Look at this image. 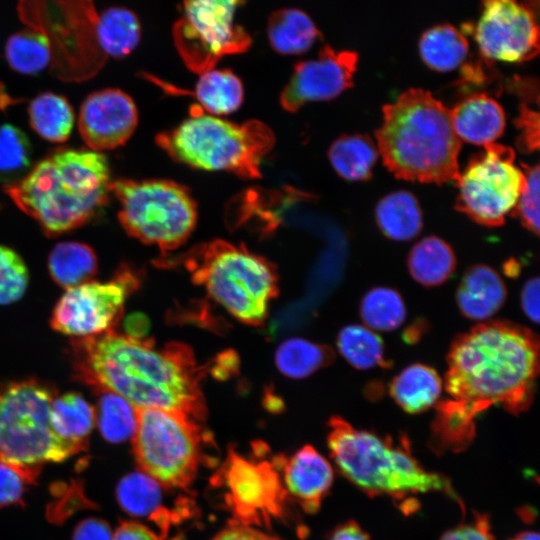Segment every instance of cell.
<instances>
[{
	"instance_id": "6da1fadb",
	"label": "cell",
	"mask_w": 540,
	"mask_h": 540,
	"mask_svg": "<svg viewBox=\"0 0 540 540\" xmlns=\"http://www.w3.org/2000/svg\"><path fill=\"white\" fill-rule=\"evenodd\" d=\"M445 390L436 405L430 443L459 452L475 436L476 417L493 405L518 414L531 404L539 371V342L528 328L489 321L459 335L447 355Z\"/></svg>"
},
{
	"instance_id": "7a4b0ae2",
	"label": "cell",
	"mask_w": 540,
	"mask_h": 540,
	"mask_svg": "<svg viewBox=\"0 0 540 540\" xmlns=\"http://www.w3.org/2000/svg\"><path fill=\"white\" fill-rule=\"evenodd\" d=\"M72 364L76 378L97 390L116 393L136 408L183 412L203 421L206 405L201 381L207 368L198 365L186 344L154 340L114 331L74 338Z\"/></svg>"
},
{
	"instance_id": "3957f363",
	"label": "cell",
	"mask_w": 540,
	"mask_h": 540,
	"mask_svg": "<svg viewBox=\"0 0 540 540\" xmlns=\"http://www.w3.org/2000/svg\"><path fill=\"white\" fill-rule=\"evenodd\" d=\"M111 183L102 152L67 148L40 160L5 191L46 235L56 236L92 220L107 204Z\"/></svg>"
},
{
	"instance_id": "277c9868",
	"label": "cell",
	"mask_w": 540,
	"mask_h": 540,
	"mask_svg": "<svg viewBox=\"0 0 540 540\" xmlns=\"http://www.w3.org/2000/svg\"><path fill=\"white\" fill-rule=\"evenodd\" d=\"M382 112L376 146L383 164L395 177L435 184L458 179L461 140L450 110L430 92L409 89Z\"/></svg>"
},
{
	"instance_id": "5b68a950",
	"label": "cell",
	"mask_w": 540,
	"mask_h": 540,
	"mask_svg": "<svg viewBox=\"0 0 540 540\" xmlns=\"http://www.w3.org/2000/svg\"><path fill=\"white\" fill-rule=\"evenodd\" d=\"M330 455L341 473L371 496L404 501L416 494L442 492L457 498L446 477L427 471L413 457L404 440L353 427L339 416L329 421Z\"/></svg>"
},
{
	"instance_id": "8992f818",
	"label": "cell",
	"mask_w": 540,
	"mask_h": 540,
	"mask_svg": "<svg viewBox=\"0 0 540 540\" xmlns=\"http://www.w3.org/2000/svg\"><path fill=\"white\" fill-rule=\"evenodd\" d=\"M156 143L173 160L192 168L257 179L264 157L275 144V135L259 120L235 123L206 114L196 106L188 119L158 134Z\"/></svg>"
},
{
	"instance_id": "52a82bcc",
	"label": "cell",
	"mask_w": 540,
	"mask_h": 540,
	"mask_svg": "<svg viewBox=\"0 0 540 540\" xmlns=\"http://www.w3.org/2000/svg\"><path fill=\"white\" fill-rule=\"evenodd\" d=\"M191 273L193 282L240 322L259 326L278 295L275 265L250 252L243 244L222 239L202 243L179 260Z\"/></svg>"
},
{
	"instance_id": "ba28073f",
	"label": "cell",
	"mask_w": 540,
	"mask_h": 540,
	"mask_svg": "<svg viewBox=\"0 0 540 540\" xmlns=\"http://www.w3.org/2000/svg\"><path fill=\"white\" fill-rule=\"evenodd\" d=\"M56 389L36 379L0 388V460L40 474L43 464L61 462L78 452L51 423Z\"/></svg>"
},
{
	"instance_id": "9c48e42d",
	"label": "cell",
	"mask_w": 540,
	"mask_h": 540,
	"mask_svg": "<svg viewBox=\"0 0 540 540\" xmlns=\"http://www.w3.org/2000/svg\"><path fill=\"white\" fill-rule=\"evenodd\" d=\"M120 203L118 219L124 230L147 245L157 246L161 258L183 245L195 229L197 205L187 187L163 179L112 181Z\"/></svg>"
},
{
	"instance_id": "30bf717a",
	"label": "cell",
	"mask_w": 540,
	"mask_h": 540,
	"mask_svg": "<svg viewBox=\"0 0 540 540\" xmlns=\"http://www.w3.org/2000/svg\"><path fill=\"white\" fill-rule=\"evenodd\" d=\"M133 453L142 472L166 488L194 480L206 435L199 420L183 412L136 408Z\"/></svg>"
},
{
	"instance_id": "8fae6325",
	"label": "cell",
	"mask_w": 540,
	"mask_h": 540,
	"mask_svg": "<svg viewBox=\"0 0 540 540\" xmlns=\"http://www.w3.org/2000/svg\"><path fill=\"white\" fill-rule=\"evenodd\" d=\"M523 180L514 150L498 143L487 144L460 172L455 208L480 225L501 226L517 203Z\"/></svg>"
},
{
	"instance_id": "7c38bea8",
	"label": "cell",
	"mask_w": 540,
	"mask_h": 540,
	"mask_svg": "<svg viewBox=\"0 0 540 540\" xmlns=\"http://www.w3.org/2000/svg\"><path fill=\"white\" fill-rule=\"evenodd\" d=\"M246 0H183V16L175 22V47L187 68L202 74L227 55L251 46L249 33L234 23L236 10Z\"/></svg>"
},
{
	"instance_id": "4fadbf2b",
	"label": "cell",
	"mask_w": 540,
	"mask_h": 540,
	"mask_svg": "<svg viewBox=\"0 0 540 540\" xmlns=\"http://www.w3.org/2000/svg\"><path fill=\"white\" fill-rule=\"evenodd\" d=\"M140 283V272L123 264L109 281L91 280L69 288L54 306L51 327L73 338L114 331L127 298Z\"/></svg>"
},
{
	"instance_id": "5bb4252c",
	"label": "cell",
	"mask_w": 540,
	"mask_h": 540,
	"mask_svg": "<svg viewBox=\"0 0 540 540\" xmlns=\"http://www.w3.org/2000/svg\"><path fill=\"white\" fill-rule=\"evenodd\" d=\"M482 13L473 36L487 62L520 63L539 52L533 12L517 0H482Z\"/></svg>"
},
{
	"instance_id": "9a60e30c",
	"label": "cell",
	"mask_w": 540,
	"mask_h": 540,
	"mask_svg": "<svg viewBox=\"0 0 540 540\" xmlns=\"http://www.w3.org/2000/svg\"><path fill=\"white\" fill-rule=\"evenodd\" d=\"M222 476L228 504L244 525L281 513L286 491L269 462L247 459L230 451Z\"/></svg>"
},
{
	"instance_id": "2e32d148",
	"label": "cell",
	"mask_w": 540,
	"mask_h": 540,
	"mask_svg": "<svg viewBox=\"0 0 540 540\" xmlns=\"http://www.w3.org/2000/svg\"><path fill=\"white\" fill-rule=\"evenodd\" d=\"M358 54L322 47L317 58L298 62L280 95V104L296 112L306 103L327 101L353 86Z\"/></svg>"
},
{
	"instance_id": "e0dca14e",
	"label": "cell",
	"mask_w": 540,
	"mask_h": 540,
	"mask_svg": "<svg viewBox=\"0 0 540 540\" xmlns=\"http://www.w3.org/2000/svg\"><path fill=\"white\" fill-rule=\"evenodd\" d=\"M138 122L137 107L125 92L108 88L90 94L82 103L78 129L90 150L102 152L124 145Z\"/></svg>"
},
{
	"instance_id": "ac0fdd59",
	"label": "cell",
	"mask_w": 540,
	"mask_h": 540,
	"mask_svg": "<svg viewBox=\"0 0 540 540\" xmlns=\"http://www.w3.org/2000/svg\"><path fill=\"white\" fill-rule=\"evenodd\" d=\"M281 461L285 491L306 512L315 513L333 483L331 464L310 445Z\"/></svg>"
},
{
	"instance_id": "d6986e66",
	"label": "cell",
	"mask_w": 540,
	"mask_h": 540,
	"mask_svg": "<svg viewBox=\"0 0 540 540\" xmlns=\"http://www.w3.org/2000/svg\"><path fill=\"white\" fill-rule=\"evenodd\" d=\"M450 115L461 141L485 146L494 143L504 132L503 108L486 93H473L462 99L450 110Z\"/></svg>"
},
{
	"instance_id": "ffe728a7",
	"label": "cell",
	"mask_w": 540,
	"mask_h": 540,
	"mask_svg": "<svg viewBox=\"0 0 540 540\" xmlns=\"http://www.w3.org/2000/svg\"><path fill=\"white\" fill-rule=\"evenodd\" d=\"M505 283L491 267L478 264L464 273L456 291L460 312L471 320H487L504 304Z\"/></svg>"
},
{
	"instance_id": "44dd1931",
	"label": "cell",
	"mask_w": 540,
	"mask_h": 540,
	"mask_svg": "<svg viewBox=\"0 0 540 540\" xmlns=\"http://www.w3.org/2000/svg\"><path fill=\"white\" fill-rule=\"evenodd\" d=\"M442 380L432 367L412 364L398 373L389 384V393L405 412L417 414L437 403Z\"/></svg>"
},
{
	"instance_id": "7402d4cb",
	"label": "cell",
	"mask_w": 540,
	"mask_h": 540,
	"mask_svg": "<svg viewBox=\"0 0 540 540\" xmlns=\"http://www.w3.org/2000/svg\"><path fill=\"white\" fill-rule=\"evenodd\" d=\"M94 37L102 54L120 59L137 47L141 38V25L131 10L119 6L110 7L96 18Z\"/></svg>"
},
{
	"instance_id": "603a6c76",
	"label": "cell",
	"mask_w": 540,
	"mask_h": 540,
	"mask_svg": "<svg viewBox=\"0 0 540 540\" xmlns=\"http://www.w3.org/2000/svg\"><path fill=\"white\" fill-rule=\"evenodd\" d=\"M95 409L77 392L55 396L51 405V423L56 434L79 453L88 446L95 424Z\"/></svg>"
},
{
	"instance_id": "cb8c5ba5",
	"label": "cell",
	"mask_w": 540,
	"mask_h": 540,
	"mask_svg": "<svg viewBox=\"0 0 540 540\" xmlns=\"http://www.w3.org/2000/svg\"><path fill=\"white\" fill-rule=\"evenodd\" d=\"M267 35L271 47L283 55L305 53L321 37L311 18L295 8L273 12L268 20Z\"/></svg>"
},
{
	"instance_id": "d4e9b609",
	"label": "cell",
	"mask_w": 540,
	"mask_h": 540,
	"mask_svg": "<svg viewBox=\"0 0 540 540\" xmlns=\"http://www.w3.org/2000/svg\"><path fill=\"white\" fill-rule=\"evenodd\" d=\"M381 232L394 241H408L422 230L423 216L416 197L408 191H395L384 196L375 209Z\"/></svg>"
},
{
	"instance_id": "484cf974",
	"label": "cell",
	"mask_w": 540,
	"mask_h": 540,
	"mask_svg": "<svg viewBox=\"0 0 540 540\" xmlns=\"http://www.w3.org/2000/svg\"><path fill=\"white\" fill-rule=\"evenodd\" d=\"M412 278L426 287L446 282L456 268V256L451 246L437 236H428L417 242L407 258Z\"/></svg>"
},
{
	"instance_id": "4316f807",
	"label": "cell",
	"mask_w": 540,
	"mask_h": 540,
	"mask_svg": "<svg viewBox=\"0 0 540 540\" xmlns=\"http://www.w3.org/2000/svg\"><path fill=\"white\" fill-rule=\"evenodd\" d=\"M193 95L203 112L213 116L235 112L243 102L241 80L229 69H211L200 74Z\"/></svg>"
},
{
	"instance_id": "83f0119b",
	"label": "cell",
	"mask_w": 540,
	"mask_h": 540,
	"mask_svg": "<svg viewBox=\"0 0 540 540\" xmlns=\"http://www.w3.org/2000/svg\"><path fill=\"white\" fill-rule=\"evenodd\" d=\"M48 270L56 284L69 289L92 280L98 270L97 256L85 243L60 242L49 254Z\"/></svg>"
},
{
	"instance_id": "f1b7e54d",
	"label": "cell",
	"mask_w": 540,
	"mask_h": 540,
	"mask_svg": "<svg viewBox=\"0 0 540 540\" xmlns=\"http://www.w3.org/2000/svg\"><path fill=\"white\" fill-rule=\"evenodd\" d=\"M376 144L367 135L349 134L330 146L328 158L339 176L349 181H365L372 176L378 158Z\"/></svg>"
},
{
	"instance_id": "f546056e",
	"label": "cell",
	"mask_w": 540,
	"mask_h": 540,
	"mask_svg": "<svg viewBox=\"0 0 540 540\" xmlns=\"http://www.w3.org/2000/svg\"><path fill=\"white\" fill-rule=\"evenodd\" d=\"M422 61L432 70L450 72L465 61L469 43L465 35L450 24H441L425 31L419 41Z\"/></svg>"
},
{
	"instance_id": "4dcf8cb0",
	"label": "cell",
	"mask_w": 540,
	"mask_h": 540,
	"mask_svg": "<svg viewBox=\"0 0 540 540\" xmlns=\"http://www.w3.org/2000/svg\"><path fill=\"white\" fill-rule=\"evenodd\" d=\"M28 115L32 129L52 143L65 142L75 123V114L69 101L52 92L35 97L29 105Z\"/></svg>"
},
{
	"instance_id": "1f68e13d",
	"label": "cell",
	"mask_w": 540,
	"mask_h": 540,
	"mask_svg": "<svg viewBox=\"0 0 540 540\" xmlns=\"http://www.w3.org/2000/svg\"><path fill=\"white\" fill-rule=\"evenodd\" d=\"M4 53L11 69L23 75H35L51 63L53 45L42 28H26L7 39Z\"/></svg>"
},
{
	"instance_id": "d6a6232c",
	"label": "cell",
	"mask_w": 540,
	"mask_h": 540,
	"mask_svg": "<svg viewBox=\"0 0 540 540\" xmlns=\"http://www.w3.org/2000/svg\"><path fill=\"white\" fill-rule=\"evenodd\" d=\"M333 359L334 352L330 347L303 338L285 340L275 353L278 370L293 379L308 377Z\"/></svg>"
},
{
	"instance_id": "836d02e7",
	"label": "cell",
	"mask_w": 540,
	"mask_h": 540,
	"mask_svg": "<svg viewBox=\"0 0 540 540\" xmlns=\"http://www.w3.org/2000/svg\"><path fill=\"white\" fill-rule=\"evenodd\" d=\"M337 348L346 361L357 369L389 366L382 339L366 326L352 324L342 328L337 337Z\"/></svg>"
},
{
	"instance_id": "e575fe53",
	"label": "cell",
	"mask_w": 540,
	"mask_h": 540,
	"mask_svg": "<svg viewBox=\"0 0 540 540\" xmlns=\"http://www.w3.org/2000/svg\"><path fill=\"white\" fill-rule=\"evenodd\" d=\"M95 419L102 437L113 444L132 438L137 425L136 407L120 395L97 390Z\"/></svg>"
},
{
	"instance_id": "d590c367",
	"label": "cell",
	"mask_w": 540,
	"mask_h": 540,
	"mask_svg": "<svg viewBox=\"0 0 540 540\" xmlns=\"http://www.w3.org/2000/svg\"><path fill=\"white\" fill-rule=\"evenodd\" d=\"M359 312L365 326L379 332L394 331L406 319L403 298L399 292L389 287L369 290L360 302Z\"/></svg>"
},
{
	"instance_id": "8d00e7d4",
	"label": "cell",
	"mask_w": 540,
	"mask_h": 540,
	"mask_svg": "<svg viewBox=\"0 0 540 540\" xmlns=\"http://www.w3.org/2000/svg\"><path fill=\"white\" fill-rule=\"evenodd\" d=\"M32 147L26 134L11 124L0 125V179L13 183L29 169Z\"/></svg>"
},
{
	"instance_id": "74e56055",
	"label": "cell",
	"mask_w": 540,
	"mask_h": 540,
	"mask_svg": "<svg viewBox=\"0 0 540 540\" xmlns=\"http://www.w3.org/2000/svg\"><path fill=\"white\" fill-rule=\"evenodd\" d=\"M116 496L120 506L135 516L147 514L159 500L157 483L140 472L124 477L117 486Z\"/></svg>"
},
{
	"instance_id": "f35d334b",
	"label": "cell",
	"mask_w": 540,
	"mask_h": 540,
	"mask_svg": "<svg viewBox=\"0 0 540 540\" xmlns=\"http://www.w3.org/2000/svg\"><path fill=\"white\" fill-rule=\"evenodd\" d=\"M28 281L29 272L22 257L12 248L0 245V305L19 300Z\"/></svg>"
},
{
	"instance_id": "ab89813d",
	"label": "cell",
	"mask_w": 540,
	"mask_h": 540,
	"mask_svg": "<svg viewBox=\"0 0 540 540\" xmlns=\"http://www.w3.org/2000/svg\"><path fill=\"white\" fill-rule=\"evenodd\" d=\"M524 176L522 189L511 214L517 217L524 228L539 235V165L522 163Z\"/></svg>"
},
{
	"instance_id": "60d3db41",
	"label": "cell",
	"mask_w": 540,
	"mask_h": 540,
	"mask_svg": "<svg viewBox=\"0 0 540 540\" xmlns=\"http://www.w3.org/2000/svg\"><path fill=\"white\" fill-rule=\"evenodd\" d=\"M38 476L0 460V507L22 504L26 485L35 484Z\"/></svg>"
},
{
	"instance_id": "b9f144b4",
	"label": "cell",
	"mask_w": 540,
	"mask_h": 540,
	"mask_svg": "<svg viewBox=\"0 0 540 540\" xmlns=\"http://www.w3.org/2000/svg\"><path fill=\"white\" fill-rule=\"evenodd\" d=\"M516 127L520 130L518 137V148L522 152H533L539 147V114L537 111L523 103L520 107L519 115L515 121Z\"/></svg>"
},
{
	"instance_id": "7bdbcfd3",
	"label": "cell",
	"mask_w": 540,
	"mask_h": 540,
	"mask_svg": "<svg viewBox=\"0 0 540 540\" xmlns=\"http://www.w3.org/2000/svg\"><path fill=\"white\" fill-rule=\"evenodd\" d=\"M441 540H495L485 515H477L473 521L459 525L446 532Z\"/></svg>"
},
{
	"instance_id": "ee69618b",
	"label": "cell",
	"mask_w": 540,
	"mask_h": 540,
	"mask_svg": "<svg viewBox=\"0 0 540 540\" xmlns=\"http://www.w3.org/2000/svg\"><path fill=\"white\" fill-rule=\"evenodd\" d=\"M109 525L99 518H87L79 522L73 533V540H112Z\"/></svg>"
},
{
	"instance_id": "f6af8a7d",
	"label": "cell",
	"mask_w": 540,
	"mask_h": 540,
	"mask_svg": "<svg viewBox=\"0 0 540 540\" xmlns=\"http://www.w3.org/2000/svg\"><path fill=\"white\" fill-rule=\"evenodd\" d=\"M212 540H281L249 525L236 524L220 531Z\"/></svg>"
},
{
	"instance_id": "bcb514c9",
	"label": "cell",
	"mask_w": 540,
	"mask_h": 540,
	"mask_svg": "<svg viewBox=\"0 0 540 540\" xmlns=\"http://www.w3.org/2000/svg\"><path fill=\"white\" fill-rule=\"evenodd\" d=\"M539 278H530L521 291V306L525 315L533 322H539Z\"/></svg>"
},
{
	"instance_id": "7dc6e473",
	"label": "cell",
	"mask_w": 540,
	"mask_h": 540,
	"mask_svg": "<svg viewBox=\"0 0 540 540\" xmlns=\"http://www.w3.org/2000/svg\"><path fill=\"white\" fill-rule=\"evenodd\" d=\"M112 540H158L157 536L146 526L135 522H122Z\"/></svg>"
},
{
	"instance_id": "c3c4849f",
	"label": "cell",
	"mask_w": 540,
	"mask_h": 540,
	"mask_svg": "<svg viewBox=\"0 0 540 540\" xmlns=\"http://www.w3.org/2000/svg\"><path fill=\"white\" fill-rule=\"evenodd\" d=\"M238 367L237 356L233 351L219 355L212 364L211 372L217 379H226L235 374Z\"/></svg>"
},
{
	"instance_id": "681fc988",
	"label": "cell",
	"mask_w": 540,
	"mask_h": 540,
	"mask_svg": "<svg viewBox=\"0 0 540 540\" xmlns=\"http://www.w3.org/2000/svg\"><path fill=\"white\" fill-rule=\"evenodd\" d=\"M125 335L142 339L147 338V332L149 330L148 317L141 313H134L129 315L124 321Z\"/></svg>"
},
{
	"instance_id": "f907efd6",
	"label": "cell",
	"mask_w": 540,
	"mask_h": 540,
	"mask_svg": "<svg viewBox=\"0 0 540 540\" xmlns=\"http://www.w3.org/2000/svg\"><path fill=\"white\" fill-rule=\"evenodd\" d=\"M329 540H370L368 535L354 522L339 526Z\"/></svg>"
},
{
	"instance_id": "816d5d0a",
	"label": "cell",
	"mask_w": 540,
	"mask_h": 540,
	"mask_svg": "<svg viewBox=\"0 0 540 540\" xmlns=\"http://www.w3.org/2000/svg\"><path fill=\"white\" fill-rule=\"evenodd\" d=\"M504 270H505V273L508 276L514 277V276L518 275L519 270H520V266L516 261L511 260V261H508L505 264Z\"/></svg>"
},
{
	"instance_id": "f5cc1de1",
	"label": "cell",
	"mask_w": 540,
	"mask_h": 540,
	"mask_svg": "<svg viewBox=\"0 0 540 540\" xmlns=\"http://www.w3.org/2000/svg\"><path fill=\"white\" fill-rule=\"evenodd\" d=\"M511 540H539V535L534 531H524L516 535Z\"/></svg>"
}]
</instances>
